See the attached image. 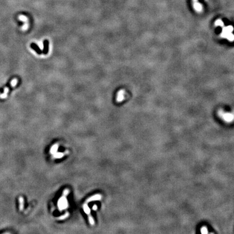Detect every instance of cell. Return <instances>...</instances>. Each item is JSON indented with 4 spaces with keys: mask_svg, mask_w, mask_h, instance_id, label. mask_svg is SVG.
Returning <instances> with one entry per match:
<instances>
[{
    "mask_svg": "<svg viewBox=\"0 0 234 234\" xmlns=\"http://www.w3.org/2000/svg\"><path fill=\"white\" fill-rule=\"evenodd\" d=\"M58 204H59V205L60 204V206H59V207L61 209H64V208H66V206L67 205L66 198H61V199H60V201L58 202Z\"/></svg>",
    "mask_w": 234,
    "mask_h": 234,
    "instance_id": "8992f818",
    "label": "cell"
},
{
    "mask_svg": "<svg viewBox=\"0 0 234 234\" xmlns=\"http://www.w3.org/2000/svg\"><path fill=\"white\" fill-rule=\"evenodd\" d=\"M193 7L194 8V9H195L196 11H197V12H202V5L200 3L198 2L197 1L194 2L193 3Z\"/></svg>",
    "mask_w": 234,
    "mask_h": 234,
    "instance_id": "5b68a950",
    "label": "cell"
},
{
    "mask_svg": "<svg viewBox=\"0 0 234 234\" xmlns=\"http://www.w3.org/2000/svg\"><path fill=\"white\" fill-rule=\"evenodd\" d=\"M193 2H196V1H197V0H193Z\"/></svg>",
    "mask_w": 234,
    "mask_h": 234,
    "instance_id": "9c48e42d",
    "label": "cell"
},
{
    "mask_svg": "<svg viewBox=\"0 0 234 234\" xmlns=\"http://www.w3.org/2000/svg\"><path fill=\"white\" fill-rule=\"evenodd\" d=\"M49 41L48 40H45L43 41V49L42 53L44 55H47L49 52Z\"/></svg>",
    "mask_w": 234,
    "mask_h": 234,
    "instance_id": "3957f363",
    "label": "cell"
},
{
    "mask_svg": "<svg viewBox=\"0 0 234 234\" xmlns=\"http://www.w3.org/2000/svg\"><path fill=\"white\" fill-rule=\"evenodd\" d=\"M219 116L224 120L225 122L227 123H231L234 120V114L231 113H219Z\"/></svg>",
    "mask_w": 234,
    "mask_h": 234,
    "instance_id": "6da1fadb",
    "label": "cell"
},
{
    "mask_svg": "<svg viewBox=\"0 0 234 234\" xmlns=\"http://www.w3.org/2000/svg\"><path fill=\"white\" fill-rule=\"evenodd\" d=\"M200 232H201L202 234H208L209 233V231L208 230L207 228L206 227H203L201 229H200Z\"/></svg>",
    "mask_w": 234,
    "mask_h": 234,
    "instance_id": "52a82bcc",
    "label": "cell"
},
{
    "mask_svg": "<svg viewBox=\"0 0 234 234\" xmlns=\"http://www.w3.org/2000/svg\"><path fill=\"white\" fill-rule=\"evenodd\" d=\"M18 82V80L17 79H14V80H12L11 81V82L10 83L9 85L5 89V90H4V93L3 94H0V97L2 98H5L7 97V94L9 92L10 89H11L12 87L15 86L17 84Z\"/></svg>",
    "mask_w": 234,
    "mask_h": 234,
    "instance_id": "7a4b0ae2",
    "label": "cell"
},
{
    "mask_svg": "<svg viewBox=\"0 0 234 234\" xmlns=\"http://www.w3.org/2000/svg\"><path fill=\"white\" fill-rule=\"evenodd\" d=\"M30 47L32 48L34 50V51L36 52L37 54H39V55H40V54L42 53V52L41 49L39 47L36 45V43H33V42L31 43L30 44Z\"/></svg>",
    "mask_w": 234,
    "mask_h": 234,
    "instance_id": "277c9868",
    "label": "cell"
},
{
    "mask_svg": "<svg viewBox=\"0 0 234 234\" xmlns=\"http://www.w3.org/2000/svg\"><path fill=\"white\" fill-rule=\"evenodd\" d=\"M215 24H216V25H217V26H222L223 25V22L221 20H218L215 22Z\"/></svg>",
    "mask_w": 234,
    "mask_h": 234,
    "instance_id": "ba28073f",
    "label": "cell"
}]
</instances>
